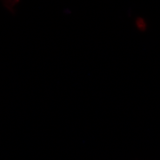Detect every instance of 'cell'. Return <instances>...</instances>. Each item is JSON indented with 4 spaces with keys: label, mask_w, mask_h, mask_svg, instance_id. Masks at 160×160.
Returning a JSON list of instances; mask_svg holds the SVG:
<instances>
[{
    "label": "cell",
    "mask_w": 160,
    "mask_h": 160,
    "mask_svg": "<svg viewBox=\"0 0 160 160\" xmlns=\"http://www.w3.org/2000/svg\"><path fill=\"white\" fill-rule=\"evenodd\" d=\"M134 25L138 31L140 32H145L148 30V25L147 21L144 17H138L134 20Z\"/></svg>",
    "instance_id": "obj_1"
}]
</instances>
